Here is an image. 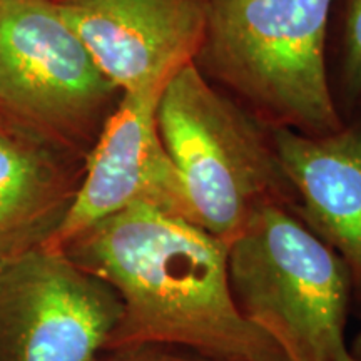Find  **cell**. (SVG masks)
Returning <instances> with one entry per match:
<instances>
[{"label": "cell", "instance_id": "30bf717a", "mask_svg": "<svg viewBox=\"0 0 361 361\" xmlns=\"http://www.w3.org/2000/svg\"><path fill=\"white\" fill-rule=\"evenodd\" d=\"M84 161L0 119V266L47 245L74 201Z\"/></svg>", "mask_w": 361, "mask_h": 361}, {"label": "cell", "instance_id": "5b68a950", "mask_svg": "<svg viewBox=\"0 0 361 361\" xmlns=\"http://www.w3.org/2000/svg\"><path fill=\"white\" fill-rule=\"evenodd\" d=\"M121 97L56 0H0V119L85 157Z\"/></svg>", "mask_w": 361, "mask_h": 361}, {"label": "cell", "instance_id": "ba28073f", "mask_svg": "<svg viewBox=\"0 0 361 361\" xmlns=\"http://www.w3.org/2000/svg\"><path fill=\"white\" fill-rule=\"evenodd\" d=\"M102 74L123 94L164 85L194 62L209 0H56Z\"/></svg>", "mask_w": 361, "mask_h": 361}, {"label": "cell", "instance_id": "8992f818", "mask_svg": "<svg viewBox=\"0 0 361 361\" xmlns=\"http://www.w3.org/2000/svg\"><path fill=\"white\" fill-rule=\"evenodd\" d=\"M123 305L64 251L37 247L0 266V361H94Z\"/></svg>", "mask_w": 361, "mask_h": 361}, {"label": "cell", "instance_id": "6da1fadb", "mask_svg": "<svg viewBox=\"0 0 361 361\" xmlns=\"http://www.w3.org/2000/svg\"><path fill=\"white\" fill-rule=\"evenodd\" d=\"M59 251L119 296L123 316L109 348L157 343L221 361H288L236 306L228 245L192 221L134 204Z\"/></svg>", "mask_w": 361, "mask_h": 361}, {"label": "cell", "instance_id": "52a82bcc", "mask_svg": "<svg viewBox=\"0 0 361 361\" xmlns=\"http://www.w3.org/2000/svg\"><path fill=\"white\" fill-rule=\"evenodd\" d=\"M164 85L123 94L85 156L74 201L45 247L62 250L89 226L134 204L157 207L194 223L183 180L157 126Z\"/></svg>", "mask_w": 361, "mask_h": 361}, {"label": "cell", "instance_id": "277c9868", "mask_svg": "<svg viewBox=\"0 0 361 361\" xmlns=\"http://www.w3.org/2000/svg\"><path fill=\"white\" fill-rule=\"evenodd\" d=\"M157 126L192 219L226 245L268 204L295 209L271 129L211 82L194 62L166 82Z\"/></svg>", "mask_w": 361, "mask_h": 361}, {"label": "cell", "instance_id": "9c48e42d", "mask_svg": "<svg viewBox=\"0 0 361 361\" xmlns=\"http://www.w3.org/2000/svg\"><path fill=\"white\" fill-rule=\"evenodd\" d=\"M296 214L345 261L361 301V126L324 135L271 129Z\"/></svg>", "mask_w": 361, "mask_h": 361}, {"label": "cell", "instance_id": "3957f363", "mask_svg": "<svg viewBox=\"0 0 361 361\" xmlns=\"http://www.w3.org/2000/svg\"><path fill=\"white\" fill-rule=\"evenodd\" d=\"M228 273L241 314L288 361H355L346 338L350 271L293 207L252 214L228 245Z\"/></svg>", "mask_w": 361, "mask_h": 361}, {"label": "cell", "instance_id": "7a4b0ae2", "mask_svg": "<svg viewBox=\"0 0 361 361\" xmlns=\"http://www.w3.org/2000/svg\"><path fill=\"white\" fill-rule=\"evenodd\" d=\"M335 0H209L194 64L269 129L343 128L326 72Z\"/></svg>", "mask_w": 361, "mask_h": 361}, {"label": "cell", "instance_id": "4fadbf2b", "mask_svg": "<svg viewBox=\"0 0 361 361\" xmlns=\"http://www.w3.org/2000/svg\"><path fill=\"white\" fill-rule=\"evenodd\" d=\"M350 350L355 361H361V328L358 329V333H356L353 341H350Z\"/></svg>", "mask_w": 361, "mask_h": 361}, {"label": "cell", "instance_id": "8fae6325", "mask_svg": "<svg viewBox=\"0 0 361 361\" xmlns=\"http://www.w3.org/2000/svg\"><path fill=\"white\" fill-rule=\"evenodd\" d=\"M94 361H221L180 346L139 343L104 350Z\"/></svg>", "mask_w": 361, "mask_h": 361}, {"label": "cell", "instance_id": "7c38bea8", "mask_svg": "<svg viewBox=\"0 0 361 361\" xmlns=\"http://www.w3.org/2000/svg\"><path fill=\"white\" fill-rule=\"evenodd\" d=\"M345 82L350 94H361V0H346Z\"/></svg>", "mask_w": 361, "mask_h": 361}]
</instances>
